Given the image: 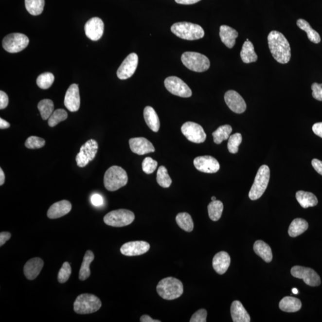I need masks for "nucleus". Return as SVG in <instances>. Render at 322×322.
<instances>
[{"mask_svg": "<svg viewBox=\"0 0 322 322\" xmlns=\"http://www.w3.org/2000/svg\"><path fill=\"white\" fill-rule=\"evenodd\" d=\"M268 39L269 49L274 59L281 64L288 63L291 57V47L283 34L272 31L269 33Z\"/></svg>", "mask_w": 322, "mask_h": 322, "instance_id": "f257e3e1", "label": "nucleus"}, {"mask_svg": "<svg viewBox=\"0 0 322 322\" xmlns=\"http://www.w3.org/2000/svg\"><path fill=\"white\" fill-rule=\"evenodd\" d=\"M157 290L163 299L173 300L183 294V285L180 280L168 277L161 280L157 285Z\"/></svg>", "mask_w": 322, "mask_h": 322, "instance_id": "f03ea898", "label": "nucleus"}, {"mask_svg": "<svg viewBox=\"0 0 322 322\" xmlns=\"http://www.w3.org/2000/svg\"><path fill=\"white\" fill-rule=\"evenodd\" d=\"M171 32L177 36L186 40H197L204 37V29L195 23L182 22L174 23L171 26Z\"/></svg>", "mask_w": 322, "mask_h": 322, "instance_id": "7ed1b4c3", "label": "nucleus"}, {"mask_svg": "<svg viewBox=\"0 0 322 322\" xmlns=\"http://www.w3.org/2000/svg\"><path fill=\"white\" fill-rule=\"evenodd\" d=\"M128 176L123 168L112 166L106 171L104 185L107 191L114 192L125 186L128 183Z\"/></svg>", "mask_w": 322, "mask_h": 322, "instance_id": "20e7f679", "label": "nucleus"}, {"mask_svg": "<svg viewBox=\"0 0 322 322\" xmlns=\"http://www.w3.org/2000/svg\"><path fill=\"white\" fill-rule=\"evenodd\" d=\"M102 307V302L96 295L83 294L78 295L73 303V310L80 315L96 312Z\"/></svg>", "mask_w": 322, "mask_h": 322, "instance_id": "39448f33", "label": "nucleus"}, {"mask_svg": "<svg viewBox=\"0 0 322 322\" xmlns=\"http://www.w3.org/2000/svg\"><path fill=\"white\" fill-rule=\"evenodd\" d=\"M183 65L189 70L197 72L207 71L210 67L209 59L204 54L199 53L187 52L181 57Z\"/></svg>", "mask_w": 322, "mask_h": 322, "instance_id": "423d86ee", "label": "nucleus"}, {"mask_svg": "<svg viewBox=\"0 0 322 322\" xmlns=\"http://www.w3.org/2000/svg\"><path fill=\"white\" fill-rule=\"evenodd\" d=\"M270 168L268 166L266 165L261 166L258 169L254 183L249 192L250 199L257 200L262 196L268 187L270 180Z\"/></svg>", "mask_w": 322, "mask_h": 322, "instance_id": "0eeeda50", "label": "nucleus"}, {"mask_svg": "<svg viewBox=\"0 0 322 322\" xmlns=\"http://www.w3.org/2000/svg\"><path fill=\"white\" fill-rule=\"evenodd\" d=\"M135 215L132 211L120 209L110 211L104 217V220L108 226L121 228L129 225L133 222Z\"/></svg>", "mask_w": 322, "mask_h": 322, "instance_id": "6e6552de", "label": "nucleus"}, {"mask_svg": "<svg viewBox=\"0 0 322 322\" xmlns=\"http://www.w3.org/2000/svg\"><path fill=\"white\" fill-rule=\"evenodd\" d=\"M30 40L27 36L20 33H13L8 35L2 40V47L6 51L11 54L22 51L28 46Z\"/></svg>", "mask_w": 322, "mask_h": 322, "instance_id": "1a4fd4ad", "label": "nucleus"}, {"mask_svg": "<svg viewBox=\"0 0 322 322\" xmlns=\"http://www.w3.org/2000/svg\"><path fill=\"white\" fill-rule=\"evenodd\" d=\"M99 146L97 142L94 139H90L86 142L81 147L76 157V162L79 167L84 168L93 161L96 157Z\"/></svg>", "mask_w": 322, "mask_h": 322, "instance_id": "9d476101", "label": "nucleus"}, {"mask_svg": "<svg viewBox=\"0 0 322 322\" xmlns=\"http://www.w3.org/2000/svg\"><path fill=\"white\" fill-rule=\"evenodd\" d=\"M291 273L295 278L303 279L308 286H318L321 284L320 276L312 268L296 266L291 268Z\"/></svg>", "mask_w": 322, "mask_h": 322, "instance_id": "9b49d317", "label": "nucleus"}, {"mask_svg": "<svg viewBox=\"0 0 322 322\" xmlns=\"http://www.w3.org/2000/svg\"><path fill=\"white\" fill-rule=\"evenodd\" d=\"M165 87L171 94L187 98L192 96V92L189 87L177 76H169L164 81Z\"/></svg>", "mask_w": 322, "mask_h": 322, "instance_id": "f8f14e48", "label": "nucleus"}, {"mask_svg": "<svg viewBox=\"0 0 322 322\" xmlns=\"http://www.w3.org/2000/svg\"><path fill=\"white\" fill-rule=\"evenodd\" d=\"M182 133L190 142L201 143L205 141L207 134L199 124L194 122H186L181 128Z\"/></svg>", "mask_w": 322, "mask_h": 322, "instance_id": "ddd939ff", "label": "nucleus"}, {"mask_svg": "<svg viewBox=\"0 0 322 322\" xmlns=\"http://www.w3.org/2000/svg\"><path fill=\"white\" fill-rule=\"evenodd\" d=\"M139 58L137 54L133 53L128 55L122 64L118 68L117 74L120 80H126L131 77L137 70Z\"/></svg>", "mask_w": 322, "mask_h": 322, "instance_id": "4468645a", "label": "nucleus"}, {"mask_svg": "<svg viewBox=\"0 0 322 322\" xmlns=\"http://www.w3.org/2000/svg\"><path fill=\"white\" fill-rule=\"evenodd\" d=\"M195 168L200 172L215 173L220 170V163L215 158L211 156H200L194 161Z\"/></svg>", "mask_w": 322, "mask_h": 322, "instance_id": "2eb2a0df", "label": "nucleus"}, {"mask_svg": "<svg viewBox=\"0 0 322 322\" xmlns=\"http://www.w3.org/2000/svg\"><path fill=\"white\" fill-rule=\"evenodd\" d=\"M86 35L92 41H98L104 32V23L99 18H93L87 21L84 26Z\"/></svg>", "mask_w": 322, "mask_h": 322, "instance_id": "dca6fc26", "label": "nucleus"}, {"mask_svg": "<svg viewBox=\"0 0 322 322\" xmlns=\"http://www.w3.org/2000/svg\"><path fill=\"white\" fill-rule=\"evenodd\" d=\"M224 100L230 109L236 113H244L247 109V104L244 99L237 92L234 90L227 91Z\"/></svg>", "mask_w": 322, "mask_h": 322, "instance_id": "f3484780", "label": "nucleus"}, {"mask_svg": "<svg viewBox=\"0 0 322 322\" xmlns=\"http://www.w3.org/2000/svg\"><path fill=\"white\" fill-rule=\"evenodd\" d=\"M150 249L149 243L145 241H132L126 242L121 247V252L124 255H141L146 253Z\"/></svg>", "mask_w": 322, "mask_h": 322, "instance_id": "a211bd4d", "label": "nucleus"}, {"mask_svg": "<svg viewBox=\"0 0 322 322\" xmlns=\"http://www.w3.org/2000/svg\"><path fill=\"white\" fill-rule=\"evenodd\" d=\"M64 105L72 112L78 111L80 107V96L77 84L71 85L66 93Z\"/></svg>", "mask_w": 322, "mask_h": 322, "instance_id": "6ab92c4d", "label": "nucleus"}, {"mask_svg": "<svg viewBox=\"0 0 322 322\" xmlns=\"http://www.w3.org/2000/svg\"><path fill=\"white\" fill-rule=\"evenodd\" d=\"M131 151L139 155H143L149 153L154 152V145L148 140L144 137H136L129 141Z\"/></svg>", "mask_w": 322, "mask_h": 322, "instance_id": "aec40b11", "label": "nucleus"}, {"mask_svg": "<svg viewBox=\"0 0 322 322\" xmlns=\"http://www.w3.org/2000/svg\"><path fill=\"white\" fill-rule=\"evenodd\" d=\"M44 266V261L40 258H34L26 262L23 268L25 276L28 280L35 279L40 273Z\"/></svg>", "mask_w": 322, "mask_h": 322, "instance_id": "412c9836", "label": "nucleus"}, {"mask_svg": "<svg viewBox=\"0 0 322 322\" xmlns=\"http://www.w3.org/2000/svg\"><path fill=\"white\" fill-rule=\"evenodd\" d=\"M72 209V205L67 200L54 203L47 211V216L50 219H56L68 215Z\"/></svg>", "mask_w": 322, "mask_h": 322, "instance_id": "4be33fe9", "label": "nucleus"}, {"mask_svg": "<svg viewBox=\"0 0 322 322\" xmlns=\"http://www.w3.org/2000/svg\"><path fill=\"white\" fill-rule=\"evenodd\" d=\"M230 265H231V257L228 253L226 252H219L213 258V268L219 274L225 273L228 270Z\"/></svg>", "mask_w": 322, "mask_h": 322, "instance_id": "5701e85b", "label": "nucleus"}, {"mask_svg": "<svg viewBox=\"0 0 322 322\" xmlns=\"http://www.w3.org/2000/svg\"><path fill=\"white\" fill-rule=\"evenodd\" d=\"M238 33L234 29L227 25H221L220 28V36L221 41L229 49L233 48L238 37Z\"/></svg>", "mask_w": 322, "mask_h": 322, "instance_id": "b1692460", "label": "nucleus"}, {"mask_svg": "<svg viewBox=\"0 0 322 322\" xmlns=\"http://www.w3.org/2000/svg\"><path fill=\"white\" fill-rule=\"evenodd\" d=\"M231 312L234 322H250V316L239 301H234L232 304Z\"/></svg>", "mask_w": 322, "mask_h": 322, "instance_id": "393cba45", "label": "nucleus"}, {"mask_svg": "<svg viewBox=\"0 0 322 322\" xmlns=\"http://www.w3.org/2000/svg\"><path fill=\"white\" fill-rule=\"evenodd\" d=\"M144 118L147 126L154 132H158L160 128L159 117L154 108L146 107L144 109Z\"/></svg>", "mask_w": 322, "mask_h": 322, "instance_id": "a878e982", "label": "nucleus"}, {"mask_svg": "<svg viewBox=\"0 0 322 322\" xmlns=\"http://www.w3.org/2000/svg\"><path fill=\"white\" fill-rule=\"evenodd\" d=\"M302 306L301 301L292 297H284L279 303L280 309L285 312H296L301 309Z\"/></svg>", "mask_w": 322, "mask_h": 322, "instance_id": "bb28decb", "label": "nucleus"}, {"mask_svg": "<svg viewBox=\"0 0 322 322\" xmlns=\"http://www.w3.org/2000/svg\"><path fill=\"white\" fill-rule=\"evenodd\" d=\"M241 57L243 62L245 63L255 62L258 59L257 54L255 52L254 45L248 38L243 44Z\"/></svg>", "mask_w": 322, "mask_h": 322, "instance_id": "cd10ccee", "label": "nucleus"}, {"mask_svg": "<svg viewBox=\"0 0 322 322\" xmlns=\"http://www.w3.org/2000/svg\"><path fill=\"white\" fill-rule=\"evenodd\" d=\"M297 201L304 208L315 207L318 204V200L315 195L311 192L303 191L296 193Z\"/></svg>", "mask_w": 322, "mask_h": 322, "instance_id": "c85d7f7f", "label": "nucleus"}, {"mask_svg": "<svg viewBox=\"0 0 322 322\" xmlns=\"http://www.w3.org/2000/svg\"><path fill=\"white\" fill-rule=\"evenodd\" d=\"M255 254L259 256L266 263H270L273 258L272 251L270 246L263 241H257L254 245Z\"/></svg>", "mask_w": 322, "mask_h": 322, "instance_id": "c756f323", "label": "nucleus"}, {"mask_svg": "<svg viewBox=\"0 0 322 322\" xmlns=\"http://www.w3.org/2000/svg\"><path fill=\"white\" fill-rule=\"evenodd\" d=\"M94 259L93 252L90 250H87L84 255L83 263L81 266L80 273H79V279L81 281H86L90 276L91 271L89 266Z\"/></svg>", "mask_w": 322, "mask_h": 322, "instance_id": "7c9ffc66", "label": "nucleus"}, {"mask_svg": "<svg viewBox=\"0 0 322 322\" xmlns=\"http://www.w3.org/2000/svg\"><path fill=\"white\" fill-rule=\"evenodd\" d=\"M308 228L307 221L303 218H295L289 227L288 234L292 237L301 235Z\"/></svg>", "mask_w": 322, "mask_h": 322, "instance_id": "2f4dec72", "label": "nucleus"}, {"mask_svg": "<svg viewBox=\"0 0 322 322\" xmlns=\"http://www.w3.org/2000/svg\"><path fill=\"white\" fill-rule=\"evenodd\" d=\"M297 25L298 28L301 30L305 31L307 34L308 39L312 43L318 44L321 43V36L318 32L314 30L309 23L304 19H300L297 20Z\"/></svg>", "mask_w": 322, "mask_h": 322, "instance_id": "473e14b6", "label": "nucleus"}, {"mask_svg": "<svg viewBox=\"0 0 322 322\" xmlns=\"http://www.w3.org/2000/svg\"><path fill=\"white\" fill-rule=\"evenodd\" d=\"M176 220L178 226L181 229L187 232H191L194 229V224L189 214L181 213L176 216Z\"/></svg>", "mask_w": 322, "mask_h": 322, "instance_id": "72a5a7b5", "label": "nucleus"}, {"mask_svg": "<svg viewBox=\"0 0 322 322\" xmlns=\"http://www.w3.org/2000/svg\"><path fill=\"white\" fill-rule=\"evenodd\" d=\"M223 204L220 200H215L210 203L208 206V215L211 220L218 221L222 215Z\"/></svg>", "mask_w": 322, "mask_h": 322, "instance_id": "f704fd0d", "label": "nucleus"}, {"mask_svg": "<svg viewBox=\"0 0 322 322\" xmlns=\"http://www.w3.org/2000/svg\"><path fill=\"white\" fill-rule=\"evenodd\" d=\"M232 132V128L231 125H224L219 126L215 132L213 133L214 142L216 144H220L224 141H226L229 138L230 135Z\"/></svg>", "mask_w": 322, "mask_h": 322, "instance_id": "c9c22d12", "label": "nucleus"}, {"mask_svg": "<svg viewBox=\"0 0 322 322\" xmlns=\"http://www.w3.org/2000/svg\"><path fill=\"white\" fill-rule=\"evenodd\" d=\"M25 7L31 15L38 16L43 12L45 0H25Z\"/></svg>", "mask_w": 322, "mask_h": 322, "instance_id": "e433bc0d", "label": "nucleus"}, {"mask_svg": "<svg viewBox=\"0 0 322 322\" xmlns=\"http://www.w3.org/2000/svg\"><path fill=\"white\" fill-rule=\"evenodd\" d=\"M38 109L42 118L44 120H49L50 116L54 112V104L52 100L50 99H43L39 102Z\"/></svg>", "mask_w": 322, "mask_h": 322, "instance_id": "4c0bfd02", "label": "nucleus"}, {"mask_svg": "<svg viewBox=\"0 0 322 322\" xmlns=\"http://www.w3.org/2000/svg\"><path fill=\"white\" fill-rule=\"evenodd\" d=\"M157 180L159 185L163 188H168L172 183V180L169 176L167 169L164 166H161L158 168Z\"/></svg>", "mask_w": 322, "mask_h": 322, "instance_id": "58836bf2", "label": "nucleus"}, {"mask_svg": "<svg viewBox=\"0 0 322 322\" xmlns=\"http://www.w3.org/2000/svg\"><path fill=\"white\" fill-rule=\"evenodd\" d=\"M54 81V75L52 73L46 72L38 76L37 80H36V84L39 88L47 89L52 86Z\"/></svg>", "mask_w": 322, "mask_h": 322, "instance_id": "ea45409f", "label": "nucleus"}, {"mask_svg": "<svg viewBox=\"0 0 322 322\" xmlns=\"http://www.w3.org/2000/svg\"><path fill=\"white\" fill-rule=\"evenodd\" d=\"M67 118L68 113L66 110L62 109H57L49 118V125L51 127H54L62 121L67 120Z\"/></svg>", "mask_w": 322, "mask_h": 322, "instance_id": "a19ab883", "label": "nucleus"}, {"mask_svg": "<svg viewBox=\"0 0 322 322\" xmlns=\"http://www.w3.org/2000/svg\"><path fill=\"white\" fill-rule=\"evenodd\" d=\"M242 142L241 134L237 133L229 137L228 143L229 151L231 154H236L239 150V145Z\"/></svg>", "mask_w": 322, "mask_h": 322, "instance_id": "79ce46f5", "label": "nucleus"}, {"mask_svg": "<svg viewBox=\"0 0 322 322\" xmlns=\"http://www.w3.org/2000/svg\"><path fill=\"white\" fill-rule=\"evenodd\" d=\"M45 144H46L45 140L36 136L29 137L25 142V146L31 149L41 148L45 146Z\"/></svg>", "mask_w": 322, "mask_h": 322, "instance_id": "37998d69", "label": "nucleus"}, {"mask_svg": "<svg viewBox=\"0 0 322 322\" xmlns=\"http://www.w3.org/2000/svg\"><path fill=\"white\" fill-rule=\"evenodd\" d=\"M71 272H72V269H71L70 263L68 262L63 263L59 271V274H58V281L59 283L64 284L67 282L70 278Z\"/></svg>", "mask_w": 322, "mask_h": 322, "instance_id": "c03bdc74", "label": "nucleus"}, {"mask_svg": "<svg viewBox=\"0 0 322 322\" xmlns=\"http://www.w3.org/2000/svg\"><path fill=\"white\" fill-rule=\"evenodd\" d=\"M158 166L157 161L152 158L147 157L143 161L142 170L147 174H150L154 172Z\"/></svg>", "mask_w": 322, "mask_h": 322, "instance_id": "a18cd8bd", "label": "nucleus"}, {"mask_svg": "<svg viewBox=\"0 0 322 322\" xmlns=\"http://www.w3.org/2000/svg\"><path fill=\"white\" fill-rule=\"evenodd\" d=\"M207 311L205 309L197 310L192 315L191 322H207Z\"/></svg>", "mask_w": 322, "mask_h": 322, "instance_id": "49530a36", "label": "nucleus"}, {"mask_svg": "<svg viewBox=\"0 0 322 322\" xmlns=\"http://www.w3.org/2000/svg\"><path fill=\"white\" fill-rule=\"evenodd\" d=\"M312 96L314 99L322 102V84L313 83L311 86Z\"/></svg>", "mask_w": 322, "mask_h": 322, "instance_id": "de8ad7c7", "label": "nucleus"}, {"mask_svg": "<svg viewBox=\"0 0 322 322\" xmlns=\"http://www.w3.org/2000/svg\"><path fill=\"white\" fill-rule=\"evenodd\" d=\"M9 104V97L5 92L0 91V109H4Z\"/></svg>", "mask_w": 322, "mask_h": 322, "instance_id": "09e8293b", "label": "nucleus"}, {"mask_svg": "<svg viewBox=\"0 0 322 322\" xmlns=\"http://www.w3.org/2000/svg\"><path fill=\"white\" fill-rule=\"evenodd\" d=\"M91 201L92 204L96 207H100L104 204V200L103 197L101 195L99 194H94L93 196L91 197Z\"/></svg>", "mask_w": 322, "mask_h": 322, "instance_id": "8fccbe9b", "label": "nucleus"}, {"mask_svg": "<svg viewBox=\"0 0 322 322\" xmlns=\"http://www.w3.org/2000/svg\"><path fill=\"white\" fill-rule=\"evenodd\" d=\"M311 165L317 172L322 176V161L318 159H313L311 161Z\"/></svg>", "mask_w": 322, "mask_h": 322, "instance_id": "3c124183", "label": "nucleus"}, {"mask_svg": "<svg viewBox=\"0 0 322 322\" xmlns=\"http://www.w3.org/2000/svg\"><path fill=\"white\" fill-rule=\"evenodd\" d=\"M12 234L7 232H1L0 233V246L2 247V245H4L6 244V242L10 239L11 237Z\"/></svg>", "mask_w": 322, "mask_h": 322, "instance_id": "603ef678", "label": "nucleus"}, {"mask_svg": "<svg viewBox=\"0 0 322 322\" xmlns=\"http://www.w3.org/2000/svg\"><path fill=\"white\" fill-rule=\"evenodd\" d=\"M312 130L316 135L322 138V122L314 124Z\"/></svg>", "mask_w": 322, "mask_h": 322, "instance_id": "864d4df0", "label": "nucleus"}, {"mask_svg": "<svg viewBox=\"0 0 322 322\" xmlns=\"http://www.w3.org/2000/svg\"><path fill=\"white\" fill-rule=\"evenodd\" d=\"M200 0H175L177 3L184 5H190L197 3Z\"/></svg>", "mask_w": 322, "mask_h": 322, "instance_id": "5fc2aeb1", "label": "nucleus"}, {"mask_svg": "<svg viewBox=\"0 0 322 322\" xmlns=\"http://www.w3.org/2000/svg\"><path fill=\"white\" fill-rule=\"evenodd\" d=\"M140 321H141V322H161L160 321L153 319L148 315L142 316L141 318V320Z\"/></svg>", "mask_w": 322, "mask_h": 322, "instance_id": "6e6d98bb", "label": "nucleus"}, {"mask_svg": "<svg viewBox=\"0 0 322 322\" xmlns=\"http://www.w3.org/2000/svg\"><path fill=\"white\" fill-rule=\"evenodd\" d=\"M10 126V124L9 123H8L7 121H5L2 118H0V128L1 129H6L9 128Z\"/></svg>", "mask_w": 322, "mask_h": 322, "instance_id": "4d7b16f0", "label": "nucleus"}, {"mask_svg": "<svg viewBox=\"0 0 322 322\" xmlns=\"http://www.w3.org/2000/svg\"><path fill=\"white\" fill-rule=\"evenodd\" d=\"M5 174L2 171V168H0V186H2L4 183Z\"/></svg>", "mask_w": 322, "mask_h": 322, "instance_id": "13d9d810", "label": "nucleus"}, {"mask_svg": "<svg viewBox=\"0 0 322 322\" xmlns=\"http://www.w3.org/2000/svg\"><path fill=\"white\" fill-rule=\"evenodd\" d=\"M292 291L293 294H298V289L297 288H293L292 289Z\"/></svg>", "mask_w": 322, "mask_h": 322, "instance_id": "bf43d9fd", "label": "nucleus"}, {"mask_svg": "<svg viewBox=\"0 0 322 322\" xmlns=\"http://www.w3.org/2000/svg\"><path fill=\"white\" fill-rule=\"evenodd\" d=\"M211 200H212V201H214V200H216V197H211Z\"/></svg>", "mask_w": 322, "mask_h": 322, "instance_id": "052dcab7", "label": "nucleus"}]
</instances>
